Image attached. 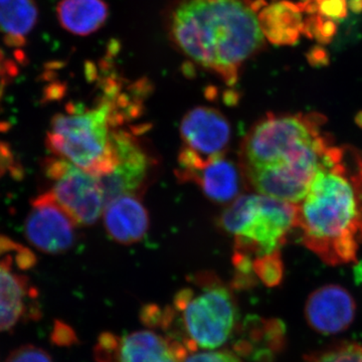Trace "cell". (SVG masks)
I'll list each match as a JSON object with an SVG mask.
<instances>
[{
	"instance_id": "cell-1",
	"label": "cell",
	"mask_w": 362,
	"mask_h": 362,
	"mask_svg": "<svg viewBox=\"0 0 362 362\" xmlns=\"http://www.w3.org/2000/svg\"><path fill=\"white\" fill-rule=\"evenodd\" d=\"M324 123L316 113L269 114L259 120L240 146L245 181L259 194L299 204L333 146Z\"/></svg>"
},
{
	"instance_id": "cell-2",
	"label": "cell",
	"mask_w": 362,
	"mask_h": 362,
	"mask_svg": "<svg viewBox=\"0 0 362 362\" xmlns=\"http://www.w3.org/2000/svg\"><path fill=\"white\" fill-rule=\"evenodd\" d=\"M173 42L187 58L235 85L242 65L264 45L247 0H180L170 18Z\"/></svg>"
},
{
	"instance_id": "cell-3",
	"label": "cell",
	"mask_w": 362,
	"mask_h": 362,
	"mask_svg": "<svg viewBox=\"0 0 362 362\" xmlns=\"http://www.w3.org/2000/svg\"><path fill=\"white\" fill-rule=\"evenodd\" d=\"M345 156V150L333 145L297 204L302 243L329 266L356 262L362 238L361 180L356 163L351 173Z\"/></svg>"
},
{
	"instance_id": "cell-4",
	"label": "cell",
	"mask_w": 362,
	"mask_h": 362,
	"mask_svg": "<svg viewBox=\"0 0 362 362\" xmlns=\"http://www.w3.org/2000/svg\"><path fill=\"white\" fill-rule=\"evenodd\" d=\"M103 92L90 106L71 103L52 117L47 130V148L52 156L70 162L98 178L115 170L114 137L126 123L137 118L144 88H123L120 81L107 78Z\"/></svg>"
},
{
	"instance_id": "cell-5",
	"label": "cell",
	"mask_w": 362,
	"mask_h": 362,
	"mask_svg": "<svg viewBox=\"0 0 362 362\" xmlns=\"http://www.w3.org/2000/svg\"><path fill=\"white\" fill-rule=\"evenodd\" d=\"M176 293L173 306L160 308L158 328L189 354L220 349L233 337L238 306L233 293L216 274L202 272Z\"/></svg>"
},
{
	"instance_id": "cell-6",
	"label": "cell",
	"mask_w": 362,
	"mask_h": 362,
	"mask_svg": "<svg viewBox=\"0 0 362 362\" xmlns=\"http://www.w3.org/2000/svg\"><path fill=\"white\" fill-rule=\"evenodd\" d=\"M297 209V204L266 195H242L221 214L220 226L233 235V255L254 261L281 252L296 228Z\"/></svg>"
},
{
	"instance_id": "cell-7",
	"label": "cell",
	"mask_w": 362,
	"mask_h": 362,
	"mask_svg": "<svg viewBox=\"0 0 362 362\" xmlns=\"http://www.w3.org/2000/svg\"><path fill=\"white\" fill-rule=\"evenodd\" d=\"M35 262L30 249L0 235V332L40 318L39 291L25 274Z\"/></svg>"
},
{
	"instance_id": "cell-8",
	"label": "cell",
	"mask_w": 362,
	"mask_h": 362,
	"mask_svg": "<svg viewBox=\"0 0 362 362\" xmlns=\"http://www.w3.org/2000/svg\"><path fill=\"white\" fill-rule=\"evenodd\" d=\"M44 170L51 182L47 192L78 226L101 218L106 202L100 178L56 156L47 158Z\"/></svg>"
},
{
	"instance_id": "cell-9",
	"label": "cell",
	"mask_w": 362,
	"mask_h": 362,
	"mask_svg": "<svg viewBox=\"0 0 362 362\" xmlns=\"http://www.w3.org/2000/svg\"><path fill=\"white\" fill-rule=\"evenodd\" d=\"M187 354L182 343L151 330L124 335L104 332L94 349L97 362H181Z\"/></svg>"
},
{
	"instance_id": "cell-10",
	"label": "cell",
	"mask_w": 362,
	"mask_h": 362,
	"mask_svg": "<svg viewBox=\"0 0 362 362\" xmlns=\"http://www.w3.org/2000/svg\"><path fill=\"white\" fill-rule=\"evenodd\" d=\"M77 226L47 192L37 195L32 202L25 221V239L35 249L45 254H64L77 242Z\"/></svg>"
},
{
	"instance_id": "cell-11",
	"label": "cell",
	"mask_w": 362,
	"mask_h": 362,
	"mask_svg": "<svg viewBox=\"0 0 362 362\" xmlns=\"http://www.w3.org/2000/svg\"><path fill=\"white\" fill-rule=\"evenodd\" d=\"M114 144L118 164L111 175L100 178L106 204L120 195H139L153 169V159L140 143L138 129H119Z\"/></svg>"
},
{
	"instance_id": "cell-12",
	"label": "cell",
	"mask_w": 362,
	"mask_h": 362,
	"mask_svg": "<svg viewBox=\"0 0 362 362\" xmlns=\"http://www.w3.org/2000/svg\"><path fill=\"white\" fill-rule=\"evenodd\" d=\"M240 168L225 156L202 160L194 154L180 150L177 177L183 182H194L211 201L226 204L239 197Z\"/></svg>"
},
{
	"instance_id": "cell-13",
	"label": "cell",
	"mask_w": 362,
	"mask_h": 362,
	"mask_svg": "<svg viewBox=\"0 0 362 362\" xmlns=\"http://www.w3.org/2000/svg\"><path fill=\"white\" fill-rule=\"evenodd\" d=\"M180 134L183 150L207 160L225 156L232 130L220 111L211 107H197L183 117Z\"/></svg>"
},
{
	"instance_id": "cell-14",
	"label": "cell",
	"mask_w": 362,
	"mask_h": 362,
	"mask_svg": "<svg viewBox=\"0 0 362 362\" xmlns=\"http://www.w3.org/2000/svg\"><path fill=\"white\" fill-rule=\"evenodd\" d=\"M356 303L351 293L341 285L327 284L307 298L305 318L312 329L324 335L344 332L354 323Z\"/></svg>"
},
{
	"instance_id": "cell-15",
	"label": "cell",
	"mask_w": 362,
	"mask_h": 362,
	"mask_svg": "<svg viewBox=\"0 0 362 362\" xmlns=\"http://www.w3.org/2000/svg\"><path fill=\"white\" fill-rule=\"evenodd\" d=\"M104 225L109 237L119 244L140 242L149 228V216L139 195L124 194L105 204Z\"/></svg>"
},
{
	"instance_id": "cell-16",
	"label": "cell",
	"mask_w": 362,
	"mask_h": 362,
	"mask_svg": "<svg viewBox=\"0 0 362 362\" xmlns=\"http://www.w3.org/2000/svg\"><path fill=\"white\" fill-rule=\"evenodd\" d=\"M285 330L284 324L276 319L249 318L233 343V351L254 361H273L285 346Z\"/></svg>"
},
{
	"instance_id": "cell-17",
	"label": "cell",
	"mask_w": 362,
	"mask_h": 362,
	"mask_svg": "<svg viewBox=\"0 0 362 362\" xmlns=\"http://www.w3.org/2000/svg\"><path fill=\"white\" fill-rule=\"evenodd\" d=\"M301 13L298 4L287 0L264 7L258 16L264 37L277 45L296 44L303 32Z\"/></svg>"
},
{
	"instance_id": "cell-18",
	"label": "cell",
	"mask_w": 362,
	"mask_h": 362,
	"mask_svg": "<svg viewBox=\"0 0 362 362\" xmlns=\"http://www.w3.org/2000/svg\"><path fill=\"white\" fill-rule=\"evenodd\" d=\"M57 13L59 25L66 32L89 35L106 23L109 7L104 0H62Z\"/></svg>"
},
{
	"instance_id": "cell-19",
	"label": "cell",
	"mask_w": 362,
	"mask_h": 362,
	"mask_svg": "<svg viewBox=\"0 0 362 362\" xmlns=\"http://www.w3.org/2000/svg\"><path fill=\"white\" fill-rule=\"evenodd\" d=\"M35 0H0V32L25 37L37 23Z\"/></svg>"
},
{
	"instance_id": "cell-20",
	"label": "cell",
	"mask_w": 362,
	"mask_h": 362,
	"mask_svg": "<svg viewBox=\"0 0 362 362\" xmlns=\"http://www.w3.org/2000/svg\"><path fill=\"white\" fill-rule=\"evenodd\" d=\"M303 362H362V344L340 342L304 357Z\"/></svg>"
},
{
	"instance_id": "cell-21",
	"label": "cell",
	"mask_w": 362,
	"mask_h": 362,
	"mask_svg": "<svg viewBox=\"0 0 362 362\" xmlns=\"http://www.w3.org/2000/svg\"><path fill=\"white\" fill-rule=\"evenodd\" d=\"M252 267L257 280L268 287H276L282 282L284 264L281 252L255 259Z\"/></svg>"
},
{
	"instance_id": "cell-22",
	"label": "cell",
	"mask_w": 362,
	"mask_h": 362,
	"mask_svg": "<svg viewBox=\"0 0 362 362\" xmlns=\"http://www.w3.org/2000/svg\"><path fill=\"white\" fill-rule=\"evenodd\" d=\"M6 362H54L49 352L35 345H23L14 349Z\"/></svg>"
},
{
	"instance_id": "cell-23",
	"label": "cell",
	"mask_w": 362,
	"mask_h": 362,
	"mask_svg": "<svg viewBox=\"0 0 362 362\" xmlns=\"http://www.w3.org/2000/svg\"><path fill=\"white\" fill-rule=\"evenodd\" d=\"M181 362H244L233 350H204L187 354Z\"/></svg>"
},
{
	"instance_id": "cell-24",
	"label": "cell",
	"mask_w": 362,
	"mask_h": 362,
	"mask_svg": "<svg viewBox=\"0 0 362 362\" xmlns=\"http://www.w3.org/2000/svg\"><path fill=\"white\" fill-rule=\"evenodd\" d=\"M319 14L327 18L342 20L347 16V0H317Z\"/></svg>"
},
{
	"instance_id": "cell-25",
	"label": "cell",
	"mask_w": 362,
	"mask_h": 362,
	"mask_svg": "<svg viewBox=\"0 0 362 362\" xmlns=\"http://www.w3.org/2000/svg\"><path fill=\"white\" fill-rule=\"evenodd\" d=\"M18 74V65L13 59H6V54L0 49V98L9 82Z\"/></svg>"
},
{
	"instance_id": "cell-26",
	"label": "cell",
	"mask_w": 362,
	"mask_h": 362,
	"mask_svg": "<svg viewBox=\"0 0 362 362\" xmlns=\"http://www.w3.org/2000/svg\"><path fill=\"white\" fill-rule=\"evenodd\" d=\"M52 339L54 340L57 344L71 345L77 340V337H76L73 329L69 327L68 325L61 322H57L56 325H54Z\"/></svg>"
},
{
	"instance_id": "cell-27",
	"label": "cell",
	"mask_w": 362,
	"mask_h": 362,
	"mask_svg": "<svg viewBox=\"0 0 362 362\" xmlns=\"http://www.w3.org/2000/svg\"><path fill=\"white\" fill-rule=\"evenodd\" d=\"M308 59L314 65H324L328 63V54L322 47H314L308 54Z\"/></svg>"
},
{
	"instance_id": "cell-28",
	"label": "cell",
	"mask_w": 362,
	"mask_h": 362,
	"mask_svg": "<svg viewBox=\"0 0 362 362\" xmlns=\"http://www.w3.org/2000/svg\"><path fill=\"white\" fill-rule=\"evenodd\" d=\"M4 40L6 45L14 49L25 47L26 42L25 37H18V35H4Z\"/></svg>"
},
{
	"instance_id": "cell-29",
	"label": "cell",
	"mask_w": 362,
	"mask_h": 362,
	"mask_svg": "<svg viewBox=\"0 0 362 362\" xmlns=\"http://www.w3.org/2000/svg\"><path fill=\"white\" fill-rule=\"evenodd\" d=\"M349 8L351 9L352 13H361L362 0H349Z\"/></svg>"
}]
</instances>
